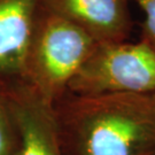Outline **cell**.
I'll use <instances>...</instances> for the list:
<instances>
[{"mask_svg": "<svg viewBox=\"0 0 155 155\" xmlns=\"http://www.w3.org/2000/svg\"><path fill=\"white\" fill-rule=\"evenodd\" d=\"M53 111L64 155H155V93L67 91Z\"/></svg>", "mask_w": 155, "mask_h": 155, "instance_id": "cell-1", "label": "cell"}, {"mask_svg": "<svg viewBox=\"0 0 155 155\" xmlns=\"http://www.w3.org/2000/svg\"><path fill=\"white\" fill-rule=\"evenodd\" d=\"M97 44L82 29L41 5L25 61V86L53 107Z\"/></svg>", "mask_w": 155, "mask_h": 155, "instance_id": "cell-2", "label": "cell"}, {"mask_svg": "<svg viewBox=\"0 0 155 155\" xmlns=\"http://www.w3.org/2000/svg\"><path fill=\"white\" fill-rule=\"evenodd\" d=\"M75 94L155 93V52L138 43H98L68 85Z\"/></svg>", "mask_w": 155, "mask_h": 155, "instance_id": "cell-3", "label": "cell"}, {"mask_svg": "<svg viewBox=\"0 0 155 155\" xmlns=\"http://www.w3.org/2000/svg\"><path fill=\"white\" fill-rule=\"evenodd\" d=\"M41 5L97 43L127 41L131 32L127 0H41Z\"/></svg>", "mask_w": 155, "mask_h": 155, "instance_id": "cell-4", "label": "cell"}, {"mask_svg": "<svg viewBox=\"0 0 155 155\" xmlns=\"http://www.w3.org/2000/svg\"><path fill=\"white\" fill-rule=\"evenodd\" d=\"M41 0H0V79L25 86V61Z\"/></svg>", "mask_w": 155, "mask_h": 155, "instance_id": "cell-5", "label": "cell"}, {"mask_svg": "<svg viewBox=\"0 0 155 155\" xmlns=\"http://www.w3.org/2000/svg\"><path fill=\"white\" fill-rule=\"evenodd\" d=\"M7 95L20 136L18 155H64L53 107L46 105L27 86Z\"/></svg>", "mask_w": 155, "mask_h": 155, "instance_id": "cell-6", "label": "cell"}, {"mask_svg": "<svg viewBox=\"0 0 155 155\" xmlns=\"http://www.w3.org/2000/svg\"><path fill=\"white\" fill-rule=\"evenodd\" d=\"M20 136L8 95L0 89V155H18Z\"/></svg>", "mask_w": 155, "mask_h": 155, "instance_id": "cell-7", "label": "cell"}, {"mask_svg": "<svg viewBox=\"0 0 155 155\" xmlns=\"http://www.w3.org/2000/svg\"><path fill=\"white\" fill-rule=\"evenodd\" d=\"M129 1V0H127ZM145 14L141 38L143 41L155 52V0H131Z\"/></svg>", "mask_w": 155, "mask_h": 155, "instance_id": "cell-8", "label": "cell"}]
</instances>
